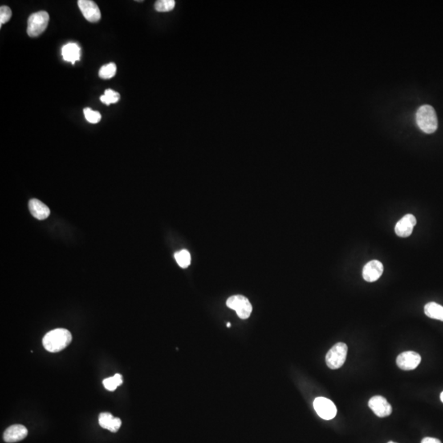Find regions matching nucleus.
<instances>
[{
    "mask_svg": "<svg viewBox=\"0 0 443 443\" xmlns=\"http://www.w3.org/2000/svg\"><path fill=\"white\" fill-rule=\"evenodd\" d=\"M71 339L72 337L68 330L57 328L46 334L42 342L46 351L57 353L66 348L71 343Z\"/></svg>",
    "mask_w": 443,
    "mask_h": 443,
    "instance_id": "nucleus-1",
    "label": "nucleus"
},
{
    "mask_svg": "<svg viewBox=\"0 0 443 443\" xmlns=\"http://www.w3.org/2000/svg\"><path fill=\"white\" fill-rule=\"evenodd\" d=\"M416 123L424 133L432 134L437 129V117L434 108L430 105H423L418 109Z\"/></svg>",
    "mask_w": 443,
    "mask_h": 443,
    "instance_id": "nucleus-2",
    "label": "nucleus"
},
{
    "mask_svg": "<svg viewBox=\"0 0 443 443\" xmlns=\"http://www.w3.org/2000/svg\"><path fill=\"white\" fill-rule=\"evenodd\" d=\"M348 347L344 342H338L330 349L326 355V364L331 370H338L347 359Z\"/></svg>",
    "mask_w": 443,
    "mask_h": 443,
    "instance_id": "nucleus-3",
    "label": "nucleus"
},
{
    "mask_svg": "<svg viewBox=\"0 0 443 443\" xmlns=\"http://www.w3.org/2000/svg\"><path fill=\"white\" fill-rule=\"evenodd\" d=\"M50 22V15L46 11L33 13L27 22V34L30 37L39 36L46 30Z\"/></svg>",
    "mask_w": 443,
    "mask_h": 443,
    "instance_id": "nucleus-4",
    "label": "nucleus"
},
{
    "mask_svg": "<svg viewBox=\"0 0 443 443\" xmlns=\"http://www.w3.org/2000/svg\"><path fill=\"white\" fill-rule=\"evenodd\" d=\"M227 306L237 312L239 318L246 319L252 312V306L249 300L243 296L237 295L231 297L227 301Z\"/></svg>",
    "mask_w": 443,
    "mask_h": 443,
    "instance_id": "nucleus-5",
    "label": "nucleus"
},
{
    "mask_svg": "<svg viewBox=\"0 0 443 443\" xmlns=\"http://www.w3.org/2000/svg\"><path fill=\"white\" fill-rule=\"evenodd\" d=\"M314 408L323 420H331L337 415V407L334 403L325 397H317L314 401Z\"/></svg>",
    "mask_w": 443,
    "mask_h": 443,
    "instance_id": "nucleus-6",
    "label": "nucleus"
},
{
    "mask_svg": "<svg viewBox=\"0 0 443 443\" xmlns=\"http://www.w3.org/2000/svg\"><path fill=\"white\" fill-rule=\"evenodd\" d=\"M421 362L420 354L415 351H405L398 355L396 364L402 370H413L417 368Z\"/></svg>",
    "mask_w": 443,
    "mask_h": 443,
    "instance_id": "nucleus-7",
    "label": "nucleus"
},
{
    "mask_svg": "<svg viewBox=\"0 0 443 443\" xmlns=\"http://www.w3.org/2000/svg\"><path fill=\"white\" fill-rule=\"evenodd\" d=\"M78 4L80 10L87 21L91 22H99L101 18V13L95 2L91 0H79Z\"/></svg>",
    "mask_w": 443,
    "mask_h": 443,
    "instance_id": "nucleus-8",
    "label": "nucleus"
},
{
    "mask_svg": "<svg viewBox=\"0 0 443 443\" xmlns=\"http://www.w3.org/2000/svg\"><path fill=\"white\" fill-rule=\"evenodd\" d=\"M368 407L374 413L380 418L389 416L392 412V405L382 396H373L368 401Z\"/></svg>",
    "mask_w": 443,
    "mask_h": 443,
    "instance_id": "nucleus-9",
    "label": "nucleus"
},
{
    "mask_svg": "<svg viewBox=\"0 0 443 443\" xmlns=\"http://www.w3.org/2000/svg\"><path fill=\"white\" fill-rule=\"evenodd\" d=\"M416 225V217L413 214H407L398 221L395 227V233L400 237H408L412 234Z\"/></svg>",
    "mask_w": 443,
    "mask_h": 443,
    "instance_id": "nucleus-10",
    "label": "nucleus"
},
{
    "mask_svg": "<svg viewBox=\"0 0 443 443\" xmlns=\"http://www.w3.org/2000/svg\"><path fill=\"white\" fill-rule=\"evenodd\" d=\"M383 273V264L379 261H371L364 265L363 278L366 282H374L380 278Z\"/></svg>",
    "mask_w": 443,
    "mask_h": 443,
    "instance_id": "nucleus-11",
    "label": "nucleus"
},
{
    "mask_svg": "<svg viewBox=\"0 0 443 443\" xmlns=\"http://www.w3.org/2000/svg\"><path fill=\"white\" fill-rule=\"evenodd\" d=\"M27 434H28V431L26 427L21 424H15L5 430L4 433V440L9 443L17 442L23 440Z\"/></svg>",
    "mask_w": 443,
    "mask_h": 443,
    "instance_id": "nucleus-12",
    "label": "nucleus"
},
{
    "mask_svg": "<svg viewBox=\"0 0 443 443\" xmlns=\"http://www.w3.org/2000/svg\"><path fill=\"white\" fill-rule=\"evenodd\" d=\"M29 209L31 214L39 220L46 219L50 214L49 207L36 199H33L29 201Z\"/></svg>",
    "mask_w": 443,
    "mask_h": 443,
    "instance_id": "nucleus-13",
    "label": "nucleus"
},
{
    "mask_svg": "<svg viewBox=\"0 0 443 443\" xmlns=\"http://www.w3.org/2000/svg\"><path fill=\"white\" fill-rule=\"evenodd\" d=\"M63 60L75 64L81 58V48L77 43H68L62 48Z\"/></svg>",
    "mask_w": 443,
    "mask_h": 443,
    "instance_id": "nucleus-14",
    "label": "nucleus"
},
{
    "mask_svg": "<svg viewBox=\"0 0 443 443\" xmlns=\"http://www.w3.org/2000/svg\"><path fill=\"white\" fill-rule=\"evenodd\" d=\"M424 313L429 318L443 322V306L435 302H429L424 306Z\"/></svg>",
    "mask_w": 443,
    "mask_h": 443,
    "instance_id": "nucleus-15",
    "label": "nucleus"
},
{
    "mask_svg": "<svg viewBox=\"0 0 443 443\" xmlns=\"http://www.w3.org/2000/svg\"><path fill=\"white\" fill-rule=\"evenodd\" d=\"M103 384L106 389L114 392L117 389V387L123 384V376L119 374H116L114 376L104 379Z\"/></svg>",
    "mask_w": 443,
    "mask_h": 443,
    "instance_id": "nucleus-16",
    "label": "nucleus"
},
{
    "mask_svg": "<svg viewBox=\"0 0 443 443\" xmlns=\"http://www.w3.org/2000/svg\"><path fill=\"white\" fill-rule=\"evenodd\" d=\"M117 66L115 63H110L103 65L99 71V78L102 79H110L116 75Z\"/></svg>",
    "mask_w": 443,
    "mask_h": 443,
    "instance_id": "nucleus-17",
    "label": "nucleus"
},
{
    "mask_svg": "<svg viewBox=\"0 0 443 443\" xmlns=\"http://www.w3.org/2000/svg\"><path fill=\"white\" fill-rule=\"evenodd\" d=\"M120 99V95L116 91H113L111 89H107L104 91V94L100 97L102 103L106 105H110L111 103H118Z\"/></svg>",
    "mask_w": 443,
    "mask_h": 443,
    "instance_id": "nucleus-18",
    "label": "nucleus"
},
{
    "mask_svg": "<svg viewBox=\"0 0 443 443\" xmlns=\"http://www.w3.org/2000/svg\"><path fill=\"white\" fill-rule=\"evenodd\" d=\"M174 257L179 266L183 269L188 268L191 264V254H190L189 251L187 250L176 252Z\"/></svg>",
    "mask_w": 443,
    "mask_h": 443,
    "instance_id": "nucleus-19",
    "label": "nucleus"
},
{
    "mask_svg": "<svg viewBox=\"0 0 443 443\" xmlns=\"http://www.w3.org/2000/svg\"><path fill=\"white\" fill-rule=\"evenodd\" d=\"M176 2L174 0H159L155 3V10L160 13L172 11L174 9Z\"/></svg>",
    "mask_w": 443,
    "mask_h": 443,
    "instance_id": "nucleus-20",
    "label": "nucleus"
},
{
    "mask_svg": "<svg viewBox=\"0 0 443 443\" xmlns=\"http://www.w3.org/2000/svg\"><path fill=\"white\" fill-rule=\"evenodd\" d=\"M115 418L110 413H101L99 416V424L100 426L110 431L114 425Z\"/></svg>",
    "mask_w": 443,
    "mask_h": 443,
    "instance_id": "nucleus-21",
    "label": "nucleus"
},
{
    "mask_svg": "<svg viewBox=\"0 0 443 443\" xmlns=\"http://www.w3.org/2000/svg\"><path fill=\"white\" fill-rule=\"evenodd\" d=\"M84 115L86 120L92 124L98 123L99 121L101 120V114H99L98 111H94L90 108H85Z\"/></svg>",
    "mask_w": 443,
    "mask_h": 443,
    "instance_id": "nucleus-22",
    "label": "nucleus"
},
{
    "mask_svg": "<svg viewBox=\"0 0 443 443\" xmlns=\"http://www.w3.org/2000/svg\"><path fill=\"white\" fill-rule=\"evenodd\" d=\"M12 10L8 6H1L0 8V26L7 23L11 19Z\"/></svg>",
    "mask_w": 443,
    "mask_h": 443,
    "instance_id": "nucleus-23",
    "label": "nucleus"
},
{
    "mask_svg": "<svg viewBox=\"0 0 443 443\" xmlns=\"http://www.w3.org/2000/svg\"><path fill=\"white\" fill-rule=\"evenodd\" d=\"M421 443H441L439 441L438 439L433 438V437H425L422 440Z\"/></svg>",
    "mask_w": 443,
    "mask_h": 443,
    "instance_id": "nucleus-24",
    "label": "nucleus"
},
{
    "mask_svg": "<svg viewBox=\"0 0 443 443\" xmlns=\"http://www.w3.org/2000/svg\"><path fill=\"white\" fill-rule=\"evenodd\" d=\"M440 398H441V400L443 402V392H441V395H440Z\"/></svg>",
    "mask_w": 443,
    "mask_h": 443,
    "instance_id": "nucleus-25",
    "label": "nucleus"
},
{
    "mask_svg": "<svg viewBox=\"0 0 443 443\" xmlns=\"http://www.w3.org/2000/svg\"><path fill=\"white\" fill-rule=\"evenodd\" d=\"M227 326H228V327H231L230 323H228V324H227Z\"/></svg>",
    "mask_w": 443,
    "mask_h": 443,
    "instance_id": "nucleus-26",
    "label": "nucleus"
},
{
    "mask_svg": "<svg viewBox=\"0 0 443 443\" xmlns=\"http://www.w3.org/2000/svg\"><path fill=\"white\" fill-rule=\"evenodd\" d=\"M387 443H396V442H394V441H389V442H387Z\"/></svg>",
    "mask_w": 443,
    "mask_h": 443,
    "instance_id": "nucleus-27",
    "label": "nucleus"
}]
</instances>
